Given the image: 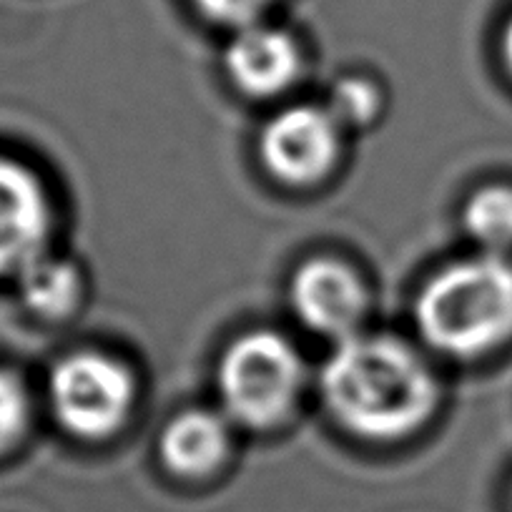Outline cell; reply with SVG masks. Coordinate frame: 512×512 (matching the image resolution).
Returning a JSON list of instances; mask_svg holds the SVG:
<instances>
[{"label":"cell","mask_w":512,"mask_h":512,"mask_svg":"<svg viewBox=\"0 0 512 512\" xmlns=\"http://www.w3.org/2000/svg\"><path fill=\"white\" fill-rule=\"evenodd\" d=\"M324 405L352 435L395 442L437 410L440 387L425 359L395 337L354 334L322 369Z\"/></svg>","instance_id":"obj_1"},{"label":"cell","mask_w":512,"mask_h":512,"mask_svg":"<svg viewBox=\"0 0 512 512\" xmlns=\"http://www.w3.org/2000/svg\"><path fill=\"white\" fill-rule=\"evenodd\" d=\"M417 329L450 357H480L512 337V262L482 254L455 262L417 297Z\"/></svg>","instance_id":"obj_2"},{"label":"cell","mask_w":512,"mask_h":512,"mask_svg":"<svg viewBox=\"0 0 512 512\" xmlns=\"http://www.w3.org/2000/svg\"><path fill=\"white\" fill-rule=\"evenodd\" d=\"M304 364L277 332H249L229 344L219 364V392L231 420L251 430L279 425L302 392Z\"/></svg>","instance_id":"obj_3"},{"label":"cell","mask_w":512,"mask_h":512,"mask_svg":"<svg viewBox=\"0 0 512 512\" xmlns=\"http://www.w3.org/2000/svg\"><path fill=\"white\" fill-rule=\"evenodd\" d=\"M56 420L81 440H106L123 427L136 402V382L106 354L78 352L61 359L48 379Z\"/></svg>","instance_id":"obj_4"},{"label":"cell","mask_w":512,"mask_h":512,"mask_svg":"<svg viewBox=\"0 0 512 512\" xmlns=\"http://www.w3.org/2000/svg\"><path fill=\"white\" fill-rule=\"evenodd\" d=\"M342 126L322 106H292L264 126L259 151L279 181L307 186L334 169L342 149Z\"/></svg>","instance_id":"obj_5"},{"label":"cell","mask_w":512,"mask_h":512,"mask_svg":"<svg viewBox=\"0 0 512 512\" xmlns=\"http://www.w3.org/2000/svg\"><path fill=\"white\" fill-rule=\"evenodd\" d=\"M53 231L43 181L26 164L0 156V279L18 277L41 259Z\"/></svg>","instance_id":"obj_6"},{"label":"cell","mask_w":512,"mask_h":512,"mask_svg":"<svg viewBox=\"0 0 512 512\" xmlns=\"http://www.w3.org/2000/svg\"><path fill=\"white\" fill-rule=\"evenodd\" d=\"M292 307L304 327L344 342L357 334L367 312L364 284L337 259H309L292 279Z\"/></svg>","instance_id":"obj_7"},{"label":"cell","mask_w":512,"mask_h":512,"mask_svg":"<svg viewBox=\"0 0 512 512\" xmlns=\"http://www.w3.org/2000/svg\"><path fill=\"white\" fill-rule=\"evenodd\" d=\"M231 83L251 98H272L287 91L302 71V48L289 31L267 23L239 28L224 51Z\"/></svg>","instance_id":"obj_8"},{"label":"cell","mask_w":512,"mask_h":512,"mask_svg":"<svg viewBox=\"0 0 512 512\" xmlns=\"http://www.w3.org/2000/svg\"><path fill=\"white\" fill-rule=\"evenodd\" d=\"M231 447L229 425L209 410H186L161 435V460L174 475L206 477L226 460Z\"/></svg>","instance_id":"obj_9"},{"label":"cell","mask_w":512,"mask_h":512,"mask_svg":"<svg viewBox=\"0 0 512 512\" xmlns=\"http://www.w3.org/2000/svg\"><path fill=\"white\" fill-rule=\"evenodd\" d=\"M21 302L38 319H66L83 294L81 272L66 259L43 254L16 277Z\"/></svg>","instance_id":"obj_10"},{"label":"cell","mask_w":512,"mask_h":512,"mask_svg":"<svg viewBox=\"0 0 512 512\" xmlns=\"http://www.w3.org/2000/svg\"><path fill=\"white\" fill-rule=\"evenodd\" d=\"M465 229L485 254L502 256L512 249V189L485 186L475 191L462 211Z\"/></svg>","instance_id":"obj_11"},{"label":"cell","mask_w":512,"mask_h":512,"mask_svg":"<svg viewBox=\"0 0 512 512\" xmlns=\"http://www.w3.org/2000/svg\"><path fill=\"white\" fill-rule=\"evenodd\" d=\"M31 422V397L26 384L11 369H0V455L23 440Z\"/></svg>","instance_id":"obj_12"},{"label":"cell","mask_w":512,"mask_h":512,"mask_svg":"<svg viewBox=\"0 0 512 512\" xmlns=\"http://www.w3.org/2000/svg\"><path fill=\"white\" fill-rule=\"evenodd\" d=\"M327 111L339 126H364L379 113V91L364 78H344L334 86Z\"/></svg>","instance_id":"obj_13"},{"label":"cell","mask_w":512,"mask_h":512,"mask_svg":"<svg viewBox=\"0 0 512 512\" xmlns=\"http://www.w3.org/2000/svg\"><path fill=\"white\" fill-rule=\"evenodd\" d=\"M277 0H194L201 16L219 26H229L234 31L259 23V18L274 6Z\"/></svg>","instance_id":"obj_14"},{"label":"cell","mask_w":512,"mask_h":512,"mask_svg":"<svg viewBox=\"0 0 512 512\" xmlns=\"http://www.w3.org/2000/svg\"><path fill=\"white\" fill-rule=\"evenodd\" d=\"M502 56H505L507 68H510V73H512V18L507 21L505 33H502Z\"/></svg>","instance_id":"obj_15"}]
</instances>
